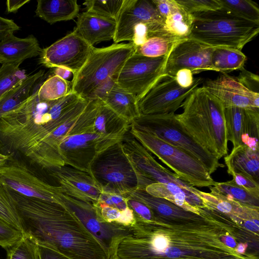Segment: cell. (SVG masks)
<instances>
[{
    "instance_id": "6da1fadb",
    "label": "cell",
    "mask_w": 259,
    "mask_h": 259,
    "mask_svg": "<svg viewBox=\"0 0 259 259\" xmlns=\"http://www.w3.org/2000/svg\"><path fill=\"white\" fill-rule=\"evenodd\" d=\"M89 102L71 91L56 100H42L36 90L0 117V153L46 174L63 166L56 132L67 120L81 113Z\"/></svg>"
},
{
    "instance_id": "7a4b0ae2",
    "label": "cell",
    "mask_w": 259,
    "mask_h": 259,
    "mask_svg": "<svg viewBox=\"0 0 259 259\" xmlns=\"http://www.w3.org/2000/svg\"><path fill=\"white\" fill-rule=\"evenodd\" d=\"M7 189L18 209L23 233L36 242L51 245L72 259L110 258L100 242L65 205Z\"/></svg>"
},
{
    "instance_id": "3957f363",
    "label": "cell",
    "mask_w": 259,
    "mask_h": 259,
    "mask_svg": "<svg viewBox=\"0 0 259 259\" xmlns=\"http://www.w3.org/2000/svg\"><path fill=\"white\" fill-rule=\"evenodd\" d=\"M176 117L189 134L219 159L228 155L224 109L203 87L197 88L184 101Z\"/></svg>"
},
{
    "instance_id": "277c9868",
    "label": "cell",
    "mask_w": 259,
    "mask_h": 259,
    "mask_svg": "<svg viewBox=\"0 0 259 259\" xmlns=\"http://www.w3.org/2000/svg\"><path fill=\"white\" fill-rule=\"evenodd\" d=\"M192 15L193 22L188 37L212 47L241 51L259 32V23L222 8Z\"/></svg>"
},
{
    "instance_id": "5b68a950",
    "label": "cell",
    "mask_w": 259,
    "mask_h": 259,
    "mask_svg": "<svg viewBox=\"0 0 259 259\" xmlns=\"http://www.w3.org/2000/svg\"><path fill=\"white\" fill-rule=\"evenodd\" d=\"M90 174L101 186L102 192L124 196L135 190H145L147 186L155 183L137 168L124 151L121 141L95 158Z\"/></svg>"
},
{
    "instance_id": "8992f818",
    "label": "cell",
    "mask_w": 259,
    "mask_h": 259,
    "mask_svg": "<svg viewBox=\"0 0 259 259\" xmlns=\"http://www.w3.org/2000/svg\"><path fill=\"white\" fill-rule=\"evenodd\" d=\"M135 52L131 42L94 47L84 65L73 76L71 92L81 98L89 97L110 77L116 78L126 60Z\"/></svg>"
},
{
    "instance_id": "52a82bcc",
    "label": "cell",
    "mask_w": 259,
    "mask_h": 259,
    "mask_svg": "<svg viewBox=\"0 0 259 259\" xmlns=\"http://www.w3.org/2000/svg\"><path fill=\"white\" fill-rule=\"evenodd\" d=\"M131 124L190 154L202 164L210 175L225 166L189 134L175 113L141 114Z\"/></svg>"
},
{
    "instance_id": "ba28073f",
    "label": "cell",
    "mask_w": 259,
    "mask_h": 259,
    "mask_svg": "<svg viewBox=\"0 0 259 259\" xmlns=\"http://www.w3.org/2000/svg\"><path fill=\"white\" fill-rule=\"evenodd\" d=\"M129 132L151 154L170 168L180 179L192 186L209 187L215 184L216 182L202 164L187 152L150 133L137 128L132 124Z\"/></svg>"
},
{
    "instance_id": "9c48e42d",
    "label": "cell",
    "mask_w": 259,
    "mask_h": 259,
    "mask_svg": "<svg viewBox=\"0 0 259 259\" xmlns=\"http://www.w3.org/2000/svg\"><path fill=\"white\" fill-rule=\"evenodd\" d=\"M0 184L25 197L63 204L61 188L49 183L42 172L21 160L11 159L0 167Z\"/></svg>"
},
{
    "instance_id": "30bf717a",
    "label": "cell",
    "mask_w": 259,
    "mask_h": 259,
    "mask_svg": "<svg viewBox=\"0 0 259 259\" xmlns=\"http://www.w3.org/2000/svg\"><path fill=\"white\" fill-rule=\"evenodd\" d=\"M61 198L62 202L74 213L100 242L109 258L115 254L120 241L132 233L131 227L104 221L92 203L73 198L63 192Z\"/></svg>"
},
{
    "instance_id": "8fae6325",
    "label": "cell",
    "mask_w": 259,
    "mask_h": 259,
    "mask_svg": "<svg viewBox=\"0 0 259 259\" xmlns=\"http://www.w3.org/2000/svg\"><path fill=\"white\" fill-rule=\"evenodd\" d=\"M203 81V78L196 77L192 85L183 88L177 83L174 77L161 74L138 101L140 114L152 115L175 113Z\"/></svg>"
},
{
    "instance_id": "7c38bea8",
    "label": "cell",
    "mask_w": 259,
    "mask_h": 259,
    "mask_svg": "<svg viewBox=\"0 0 259 259\" xmlns=\"http://www.w3.org/2000/svg\"><path fill=\"white\" fill-rule=\"evenodd\" d=\"M123 139L88 131L70 136L59 146V155L64 165L90 174L95 158Z\"/></svg>"
},
{
    "instance_id": "4fadbf2b",
    "label": "cell",
    "mask_w": 259,
    "mask_h": 259,
    "mask_svg": "<svg viewBox=\"0 0 259 259\" xmlns=\"http://www.w3.org/2000/svg\"><path fill=\"white\" fill-rule=\"evenodd\" d=\"M167 56L151 58L134 53L118 73L116 83L133 94L138 101L162 74Z\"/></svg>"
},
{
    "instance_id": "5bb4252c",
    "label": "cell",
    "mask_w": 259,
    "mask_h": 259,
    "mask_svg": "<svg viewBox=\"0 0 259 259\" xmlns=\"http://www.w3.org/2000/svg\"><path fill=\"white\" fill-rule=\"evenodd\" d=\"M94 47L74 30L42 49L39 63L48 68L62 67L75 75L84 65Z\"/></svg>"
},
{
    "instance_id": "9a60e30c",
    "label": "cell",
    "mask_w": 259,
    "mask_h": 259,
    "mask_svg": "<svg viewBox=\"0 0 259 259\" xmlns=\"http://www.w3.org/2000/svg\"><path fill=\"white\" fill-rule=\"evenodd\" d=\"M214 48L189 37L178 41L167 56L162 74L174 77L184 69L193 74L212 70L211 57Z\"/></svg>"
},
{
    "instance_id": "2e32d148",
    "label": "cell",
    "mask_w": 259,
    "mask_h": 259,
    "mask_svg": "<svg viewBox=\"0 0 259 259\" xmlns=\"http://www.w3.org/2000/svg\"><path fill=\"white\" fill-rule=\"evenodd\" d=\"M121 143L126 155L145 177L154 183H174L196 195L198 189L160 164L129 131L124 136Z\"/></svg>"
},
{
    "instance_id": "e0dca14e",
    "label": "cell",
    "mask_w": 259,
    "mask_h": 259,
    "mask_svg": "<svg viewBox=\"0 0 259 259\" xmlns=\"http://www.w3.org/2000/svg\"><path fill=\"white\" fill-rule=\"evenodd\" d=\"M150 23L164 24L152 0H124L116 20L114 43L132 42L135 27L141 23Z\"/></svg>"
},
{
    "instance_id": "ac0fdd59",
    "label": "cell",
    "mask_w": 259,
    "mask_h": 259,
    "mask_svg": "<svg viewBox=\"0 0 259 259\" xmlns=\"http://www.w3.org/2000/svg\"><path fill=\"white\" fill-rule=\"evenodd\" d=\"M47 174L59 184L63 193L93 204L98 202L102 189L89 173L63 165Z\"/></svg>"
},
{
    "instance_id": "d6986e66",
    "label": "cell",
    "mask_w": 259,
    "mask_h": 259,
    "mask_svg": "<svg viewBox=\"0 0 259 259\" xmlns=\"http://www.w3.org/2000/svg\"><path fill=\"white\" fill-rule=\"evenodd\" d=\"M202 83V87L224 107L259 109V94L248 90L236 77L224 74L214 79H207Z\"/></svg>"
},
{
    "instance_id": "ffe728a7",
    "label": "cell",
    "mask_w": 259,
    "mask_h": 259,
    "mask_svg": "<svg viewBox=\"0 0 259 259\" xmlns=\"http://www.w3.org/2000/svg\"><path fill=\"white\" fill-rule=\"evenodd\" d=\"M116 27L115 20L85 11L77 17L75 30L91 46L113 39Z\"/></svg>"
},
{
    "instance_id": "44dd1931",
    "label": "cell",
    "mask_w": 259,
    "mask_h": 259,
    "mask_svg": "<svg viewBox=\"0 0 259 259\" xmlns=\"http://www.w3.org/2000/svg\"><path fill=\"white\" fill-rule=\"evenodd\" d=\"M162 17L167 31L179 37H188L193 16L188 13L176 0H152Z\"/></svg>"
},
{
    "instance_id": "7402d4cb",
    "label": "cell",
    "mask_w": 259,
    "mask_h": 259,
    "mask_svg": "<svg viewBox=\"0 0 259 259\" xmlns=\"http://www.w3.org/2000/svg\"><path fill=\"white\" fill-rule=\"evenodd\" d=\"M145 191L150 195L166 199L195 213H200L199 208L205 207L197 195L174 183H153L147 186Z\"/></svg>"
},
{
    "instance_id": "603a6c76",
    "label": "cell",
    "mask_w": 259,
    "mask_h": 259,
    "mask_svg": "<svg viewBox=\"0 0 259 259\" xmlns=\"http://www.w3.org/2000/svg\"><path fill=\"white\" fill-rule=\"evenodd\" d=\"M41 50L33 35L22 38L12 33L0 40V59L4 63H22L27 59L40 55Z\"/></svg>"
},
{
    "instance_id": "cb8c5ba5",
    "label": "cell",
    "mask_w": 259,
    "mask_h": 259,
    "mask_svg": "<svg viewBox=\"0 0 259 259\" xmlns=\"http://www.w3.org/2000/svg\"><path fill=\"white\" fill-rule=\"evenodd\" d=\"M227 172L241 173L259 182V150H254L246 145L233 147L224 157Z\"/></svg>"
},
{
    "instance_id": "d4e9b609",
    "label": "cell",
    "mask_w": 259,
    "mask_h": 259,
    "mask_svg": "<svg viewBox=\"0 0 259 259\" xmlns=\"http://www.w3.org/2000/svg\"><path fill=\"white\" fill-rule=\"evenodd\" d=\"M76 0H38L36 15L50 24L74 19L79 15Z\"/></svg>"
},
{
    "instance_id": "484cf974",
    "label": "cell",
    "mask_w": 259,
    "mask_h": 259,
    "mask_svg": "<svg viewBox=\"0 0 259 259\" xmlns=\"http://www.w3.org/2000/svg\"><path fill=\"white\" fill-rule=\"evenodd\" d=\"M130 124L99 100V105L93 125L94 132L123 139L130 130Z\"/></svg>"
},
{
    "instance_id": "4316f807",
    "label": "cell",
    "mask_w": 259,
    "mask_h": 259,
    "mask_svg": "<svg viewBox=\"0 0 259 259\" xmlns=\"http://www.w3.org/2000/svg\"><path fill=\"white\" fill-rule=\"evenodd\" d=\"M103 102L130 123L141 115L136 97L116 82Z\"/></svg>"
},
{
    "instance_id": "83f0119b",
    "label": "cell",
    "mask_w": 259,
    "mask_h": 259,
    "mask_svg": "<svg viewBox=\"0 0 259 259\" xmlns=\"http://www.w3.org/2000/svg\"><path fill=\"white\" fill-rule=\"evenodd\" d=\"M44 74V71L40 70L28 75L22 82L6 93L0 99V117L26 101L31 95L33 85Z\"/></svg>"
},
{
    "instance_id": "f1b7e54d",
    "label": "cell",
    "mask_w": 259,
    "mask_h": 259,
    "mask_svg": "<svg viewBox=\"0 0 259 259\" xmlns=\"http://www.w3.org/2000/svg\"><path fill=\"white\" fill-rule=\"evenodd\" d=\"M185 38L176 36L164 30L136 47L135 53L151 58L165 57L176 43Z\"/></svg>"
},
{
    "instance_id": "f546056e",
    "label": "cell",
    "mask_w": 259,
    "mask_h": 259,
    "mask_svg": "<svg viewBox=\"0 0 259 259\" xmlns=\"http://www.w3.org/2000/svg\"><path fill=\"white\" fill-rule=\"evenodd\" d=\"M247 57L241 51L226 47L214 48L211 57L212 71L227 74L244 67Z\"/></svg>"
},
{
    "instance_id": "4dcf8cb0",
    "label": "cell",
    "mask_w": 259,
    "mask_h": 259,
    "mask_svg": "<svg viewBox=\"0 0 259 259\" xmlns=\"http://www.w3.org/2000/svg\"><path fill=\"white\" fill-rule=\"evenodd\" d=\"M246 109L237 107H224L227 138L228 141L232 142L233 147L242 145L241 137L245 122Z\"/></svg>"
},
{
    "instance_id": "1f68e13d",
    "label": "cell",
    "mask_w": 259,
    "mask_h": 259,
    "mask_svg": "<svg viewBox=\"0 0 259 259\" xmlns=\"http://www.w3.org/2000/svg\"><path fill=\"white\" fill-rule=\"evenodd\" d=\"M71 82L60 77L52 75L49 76L37 89L38 98L45 101L59 99L71 91Z\"/></svg>"
},
{
    "instance_id": "d6a6232c",
    "label": "cell",
    "mask_w": 259,
    "mask_h": 259,
    "mask_svg": "<svg viewBox=\"0 0 259 259\" xmlns=\"http://www.w3.org/2000/svg\"><path fill=\"white\" fill-rule=\"evenodd\" d=\"M211 188L217 193L228 199H233L242 204L258 207L259 197H256L244 188L228 181L217 182Z\"/></svg>"
},
{
    "instance_id": "836d02e7",
    "label": "cell",
    "mask_w": 259,
    "mask_h": 259,
    "mask_svg": "<svg viewBox=\"0 0 259 259\" xmlns=\"http://www.w3.org/2000/svg\"><path fill=\"white\" fill-rule=\"evenodd\" d=\"M221 8L247 20L259 23L258 5L251 0H218Z\"/></svg>"
},
{
    "instance_id": "e575fe53",
    "label": "cell",
    "mask_w": 259,
    "mask_h": 259,
    "mask_svg": "<svg viewBox=\"0 0 259 259\" xmlns=\"http://www.w3.org/2000/svg\"><path fill=\"white\" fill-rule=\"evenodd\" d=\"M22 63H4L0 67V99L28 75L20 68Z\"/></svg>"
},
{
    "instance_id": "d590c367",
    "label": "cell",
    "mask_w": 259,
    "mask_h": 259,
    "mask_svg": "<svg viewBox=\"0 0 259 259\" xmlns=\"http://www.w3.org/2000/svg\"><path fill=\"white\" fill-rule=\"evenodd\" d=\"M6 250V259H39L37 242L24 233L17 242Z\"/></svg>"
},
{
    "instance_id": "8d00e7d4",
    "label": "cell",
    "mask_w": 259,
    "mask_h": 259,
    "mask_svg": "<svg viewBox=\"0 0 259 259\" xmlns=\"http://www.w3.org/2000/svg\"><path fill=\"white\" fill-rule=\"evenodd\" d=\"M259 109H246L242 145H246L254 150H259Z\"/></svg>"
},
{
    "instance_id": "74e56055",
    "label": "cell",
    "mask_w": 259,
    "mask_h": 259,
    "mask_svg": "<svg viewBox=\"0 0 259 259\" xmlns=\"http://www.w3.org/2000/svg\"><path fill=\"white\" fill-rule=\"evenodd\" d=\"M0 218L23 233L17 206L7 189L1 184Z\"/></svg>"
},
{
    "instance_id": "f35d334b",
    "label": "cell",
    "mask_w": 259,
    "mask_h": 259,
    "mask_svg": "<svg viewBox=\"0 0 259 259\" xmlns=\"http://www.w3.org/2000/svg\"><path fill=\"white\" fill-rule=\"evenodd\" d=\"M124 0H91L83 3L87 11L115 20L117 19Z\"/></svg>"
},
{
    "instance_id": "ab89813d",
    "label": "cell",
    "mask_w": 259,
    "mask_h": 259,
    "mask_svg": "<svg viewBox=\"0 0 259 259\" xmlns=\"http://www.w3.org/2000/svg\"><path fill=\"white\" fill-rule=\"evenodd\" d=\"M176 1L190 14L214 11L221 8L218 0H176Z\"/></svg>"
},
{
    "instance_id": "60d3db41",
    "label": "cell",
    "mask_w": 259,
    "mask_h": 259,
    "mask_svg": "<svg viewBox=\"0 0 259 259\" xmlns=\"http://www.w3.org/2000/svg\"><path fill=\"white\" fill-rule=\"evenodd\" d=\"M24 233L0 218V246L6 249L17 242Z\"/></svg>"
},
{
    "instance_id": "b9f144b4",
    "label": "cell",
    "mask_w": 259,
    "mask_h": 259,
    "mask_svg": "<svg viewBox=\"0 0 259 259\" xmlns=\"http://www.w3.org/2000/svg\"><path fill=\"white\" fill-rule=\"evenodd\" d=\"M126 197L128 206L133 210L136 221L149 222L154 220V214L148 206L134 198Z\"/></svg>"
},
{
    "instance_id": "7bdbcfd3",
    "label": "cell",
    "mask_w": 259,
    "mask_h": 259,
    "mask_svg": "<svg viewBox=\"0 0 259 259\" xmlns=\"http://www.w3.org/2000/svg\"><path fill=\"white\" fill-rule=\"evenodd\" d=\"M230 175L233 177L232 180H230L231 182L259 197V183L248 176L241 173L232 172Z\"/></svg>"
},
{
    "instance_id": "ee69618b",
    "label": "cell",
    "mask_w": 259,
    "mask_h": 259,
    "mask_svg": "<svg viewBox=\"0 0 259 259\" xmlns=\"http://www.w3.org/2000/svg\"><path fill=\"white\" fill-rule=\"evenodd\" d=\"M239 75L236 78L249 91L259 94V77L244 67L240 70Z\"/></svg>"
},
{
    "instance_id": "f6af8a7d",
    "label": "cell",
    "mask_w": 259,
    "mask_h": 259,
    "mask_svg": "<svg viewBox=\"0 0 259 259\" xmlns=\"http://www.w3.org/2000/svg\"><path fill=\"white\" fill-rule=\"evenodd\" d=\"M98 202L104 203L120 211L124 210L128 207L126 197L114 193L102 192Z\"/></svg>"
},
{
    "instance_id": "bcb514c9",
    "label": "cell",
    "mask_w": 259,
    "mask_h": 259,
    "mask_svg": "<svg viewBox=\"0 0 259 259\" xmlns=\"http://www.w3.org/2000/svg\"><path fill=\"white\" fill-rule=\"evenodd\" d=\"M94 205L104 221L110 223L117 224L121 214V211L103 202H98Z\"/></svg>"
},
{
    "instance_id": "7dc6e473",
    "label": "cell",
    "mask_w": 259,
    "mask_h": 259,
    "mask_svg": "<svg viewBox=\"0 0 259 259\" xmlns=\"http://www.w3.org/2000/svg\"><path fill=\"white\" fill-rule=\"evenodd\" d=\"M37 243L39 259H72L51 245L37 242Z\"/></svg>"
},
{
    "instance_id": "c3c4849f",
    "label": "cell",
    "mask_w": 259,
    "mask_h": 259,
    "mask_svg": "<svg viewBox=\"0 0 259 259\" xmlns=\"http://www.w3.org/2000/svg\"><path fill=\"white\" fill-rule=\"evenodd\" d=\"M116 83V78L110 77L95 89L88 100L97 99L103 102L107 94Z\"/></svg>"
},
{
    "instance_id": "681fc988",
    "label": "cell",
    "mask_w": 259,
    "mask_h": 259,
    "mask_svg": "<svg viewBox=\"0 0 259 259\" xmlns=\"http://www.w3.org/2000/svg\"><path fill=\"white\" fill-rule=\"evenodd\" d=\"M190 70L181 69L177 72L174 77L177 83L182 87L188 88L192 85L195 78Z\"/></svg>"
},
{
    "instance_id": "f907efd6",
    "label": "cell",
    "mask_w": 259,
    "mask_h": 259,
    "mask_svg": "<svg viewBox=\"0 0 259 259\" xmlns=\"http://www.w3.org/2000/svg\"><path fill=\"white\" fill-rule=\"evenodd\" d=\"M19 29V26L13 20L0 16V40L8 34Z\"/></svg>"
},
{
    "instance_id": "816d5d0a",
    "label": "cell",
    "mask_w": 259,
    "mask_h": 259,
    "mask_svg": "<svg viewBox=\"0 0 259 259\" xmlns=\"http://www.w3.org/2000/svg\"><path fill=\"white\" fill-rule=\"evenodd\" d=\"M29 2V0H8L6 2L7 11L9 13H15L20 8Z\"/></svg>"
},
{
    "instance_id": "f5cc1de1",
    "label": "cell",
    "mask_w": 259,
    "mask_h": 259,
    "mask_svg": "<svg viewBox=\"0 0 259 259\" xmlns=\"http://www.w3.org/2000/svg\"><path fill=\"white\" fill-rule=\"evenodd\" d=\"M200 211H209L210 213H212V214L217 215V217H219L221 219L223 220L224 221H225L227 223V224L228 225H229L230 224V223H228L229 222V221L227 218H226L225 217H223L221 214L217 213V212H215L212 210L207 209V208H203V209H202L201 210H200ZM230 233H231V228H230ZM229 235H230V234H229ZM232 249H233L232 254L230 256V257L228 259H242V255H240V254H239V253H237L236 251H235V248H232Z\"/></svg>"
},
{
    "instance_id": "db71d44e",
    "label": "cell",
    "mask_w": 259,
    "mask_h": 259,
    "mask_svg": "<svg viewBox=\"0 0 259 259\" xmlns=\"http://www.w3.org/2000/svg\"><path fill=\"white\" fill-rule=\"evenodd\" d=\"M54 68L53 71V74L57 75L65 80H67L72 74L70 70L64 68L56 67Z\"/></svg>"
},
{
    "instance_id": "11a10c76",
    "label": "cell",
    "mask_w": 259,
    "mask_h": 259,
    "mask_svg": "<svg viewBox=\"0 0 259 259\" xmlns=\"http://www.w3.org/2000/svg\"><path fill=\"white\" fill-rule=\"evenodd\" d=\"M223 243L228 247L235 248L236 247V242L231 235H226L223 237Z\"/></svg>"
},
{
    "instance_id": "9f6ffc18",
    "label": "cell",
    "mask_w": 259,
    "mask_h": 259,
    "mask_svg": "<svg viewBox=\"0 0 259 259\" xmlns=\"http://www.w3.org/2000/svg\"><path fill=\"white\" fill-rule=\"evenodd\" d=\"M252 219L247 220L245 223V227L248 230L252 232L258 231V226L256 225L252 221Z\"/></svg>"
},
{
    "instance_id": "6f0895ef",
    "label": "cell",
    "mask_w": 259,
    "mask_h": 259,
    "mask_svg": "<svg viewBox=\"0 0 259 259\" xmlns=\"http://www.w3.org/2000/svg\"><path fill=\"white\" fill-rule=\"evenodd\" d=\"M247 244L246 243H239L238 244L237 247L235 248V251L237 253L242 254L245 252L247 248Z\"/></svg>"
},
{
    "instance_id": "680465c9",
    "label": "cell",
    "mask_w": 259,
    "mask_h": 259,
    "mask_svg": "<svg viewBox=\"0 0 259 259\" xmlns=\"http://www.w3.org/2000/svg\"><path fill=\"white\" fill-rule=\"evenodd\" d=\"M10 156L3 155L0 153V167L4 165L9 160L11 159Z\"/></svg>"
},
{
    "instance_id": "91938a15",
    "label": "cell",
    "mask_w": 259,
    "mask_h": 259,
    "mask_svg": "<svg viewBox=\"0 0 259 259\" xmlns=\"http://www.w3.org/2000/svg\"><path fill=\"white\" fill-rule=\"evenodd\" d=\"M4 63L3 60L0 59V64H3Z\"/></svg>"
}]
</instances>
